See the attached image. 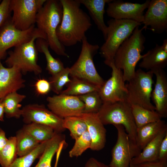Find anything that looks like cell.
I'll return each instance as SVG.
<instances>
[{
  "label": "cell",
  "instance_id": "40",
  "mask_svg": "<svg viewBox=\"0 0 167 167\" xmlns=\"http://www.w3.org/2000/svg\"><path fill=\"white\" fill-rule=\"evenodd\" d=\"M84 167H109L94 157L90 158L86 162Z\"/></svg>",
  "mask_w": 167,
  "mask_h": 167
},
{
  "label": "cell",
  "instance_id": "29",
  "mask_svg": "<svg viewBox=\"0 0 167 167\" xmlns=\"http://www.w3.org/2000/svg\"><path fill=\"white\" fill-rule=\"evenodd\" d=\"M132 113L137 128L161 119L156 111L151 110L136 105H131Z\"/></svg>",
  "mask_w": 167,
  "mask_h": 167
},
{
  "label": "cell",
  "instance_id": "12",
  "mask_svg": "<svg viewBox=\"0 0 167 167\" xmlns=\"http://www.w3.org/2000/svg\"><path fill=\"white\" fill-rule=\"evenodd\" d=\"M23 121L25 124L37 123L49 126L57 133L65 129L62 126L63 119L46 108L44 105L32 104L22 108Z\"/></svg>",
  "mask_w": 167,
  "mask_h": 167
},
{
  "label": "cell",
  "instance_id": "22",
  "mask_svg": "<svg viewBox=\"0 0 167 167\" xmlns=\"http://www.w3.org/2000/svg\"><path fill=\"white\" fill-rule=\"evenodd\" d=\"M167 133V127L148 143L137 156L133 158L131 163L135 165L143 162L157 161L160 146Z\"/></svg>",
  "mask_w": 167,
  "mask_h": 167
},
{
  "label": "cell",
  "instance_id": "19",
  "mask_svg": "<svg viewBox=\"0 0 167 167\" xmlns=\"http://www.w3.org/2000/svg\"><path fill=\"white\" fill-rule=\"evenodd\" d=\"M156 77L151 99L154 104L155 111L161 118L167 117V76L163 69L152 71Z\"/></svg>",
  "mask_w": 167,
  "mask_h": 167
},
{
  "label": "cell",
  "instance_id": "27",
  "mask_svg": "<svg viewBox=\"0 0 167 167\" xmlns=\"http://www.w3.org/2000/svg\"><path fill=\"white\" fill-rule=\"evenodd\" d=\"M22 128L40 143L50 140L58 133L49 126L35 123L25 124Z\"/></svg>",
  "mask_w": 167,
  "mask_h": 167
},
{
  "label": "cell",
  "instance_id": "24",
  "mask_svg": "<svg viewBox=\"0 0 167 167\" xmlns=\"http://www.w3.org/2000/svg\"><path fill=\"white\" fill-rule=\"evenodd\" d=\"M26 97L25 95L15 92L8 94L0 100L7 118H19L22 116V110L20 109L22 105L20 103Z\"/></svg>",
  "mask_w": 167,
  "mask_h": 167
},
{
  "label": "cell",
  "instance_id": "5",
  "mask_svg": "<svg viewBox=\"0 0 167 167\" xmlns=\"http://www.w3.org/2000/svg\"><path fill=\"white\" fill-rule=\"evenodd\" d=\"M107 24L106 37L100 51L105 59V63L109 67L114 62L118 48L130 36L136 28L141 24L131 20L112 19L108 21Z\"/></svg>",
  "mask_w": 167,
  "mask_h": 167
},
{
  "label": "cell",
  "instance_id": "16",
  "mask_svg": "<svg viewBox=\"0 0 167 167\" xmlns=\"http://www.w3.org/2000/svg\"><path fill=\"white\" fill-rule=\"evenodd\" d=\"M144 15L142 28H148L153 32L161 34L167 29V0L150 1Z\"/></svg>",
  "mask_w": 167,
  "mask_h": 167
},
{
  "label": "cell",
  "instance_id": "31",
  "mask_svg": "<svg viewBox=\"0 0 167 167\" xmlns=\"http://www.w3.org/2000/svg\"><path fill=\"white\" fill-rule=\"evenodd\" d=\"M17 149L15 136L8 139L6 144L0 152V165L2 167H8L17 158Z\"/></svg>",
  "mask_w": 167,
  "mask_h": 167
},
{
  "label": "cell",
  "instance_id": "14",
  "mask_svg": "<svg viewBox=\"0 0 167 167\" xmlns=\"http://www.w3.org/2000/svg\"><path fill=\"white\" fill-rule=\"evenodd\" d=\"M150 1L141 4L112 0L108 3L106 13L108 16L113 19L131 20L142 24L144 11L148 8Z\"/></svg>",
  "mask_w": 167,
  "mask_h": 167
},
{
  "label": "cell",
  "instance_id": "8",
  "mask_svg": "<svg viewBox=\"0 0 167 167\" xmlns=\"http://www.w3.org/2000/svg\"><path fill=\"white\" fill-rule=\"evenodd\" d=\"M38 38H42L39 35L35 36L29 41L15 47L8 52L9 56L5 61L8 67L15 66L22 74L28 72L41 74L42 69L37 63L38 51L35 42Z\"/></svg>",
  "mask_w": 167,
  "mask_h": 167
},
{
  "label": "cell",
  "instance_id": "21",
  "mask_svg": "<svg viewBox=\"0 0 167 167\" xmlns=\"http://www.w3.org/2000/svg\"><path fill=\"white\" fill-rule=\"evenodd\" d=\"M167 64V52L161 45L156 44L155 47L144 54L139 66L148 71L163 69Z\"/></svg>",
  "mask_w": 167,
  "mask_h": 167
},
{
  "label": "cell",
  "instance_id": "3",
  "mask_svg": "<svg viewBox=\"0 0 167 167\" xmlns=\"http://www.w3.org/2000/svg\"><path fill=\"white\" fill-rule=\"evenodd\" d=\"M139 26L120 46L114 57V65L122 71L125 82L134 76L137 64L144 56L141 53L145 48L146 38L142 33L143 29H140Z\"/></svg>",
  "mask_w": 167,
  "mask_h": 167
},
{
  "label": "cell",
  "instance_id": "45",
  "mask_svg": "<svg viewBox=\"0 0 167 167\" xmlns=\"http://www.w3.org/2000/svg\"><path fill=\"white\" fill-rule=\"evenodd\" d=\"M130 167H134L132 164L130 163Z\"/></svg>",
  "mask_w": 167,
  "mask_h": 167
},
{
  "label": "cell",
  "instance_id": "25",
  "mask_svg": "<svg viewBox=\"0 0 167 167\" xmlns=\"http://www.w3.org/2000/svg\"><path fill=\"white\" fill-rule=\"evenodd\" d=\"M35 45L37 51L44 54L46 61V69L52 76L62 70L64 68L63 64L58 58H54L50 54L47 41L41 38L36 39Z\"/></svg>",
  "mask_w": 167,
  "mask_h": 167
},
{
  "label": "cell",
  "instance_id": "23",
  "mask_svg": "<svg viewBox=\"0 0 167 167\" xmlns=\"http://www.w3.org/2000/svg\"><path fill=\"white\" fill-rule=\"evenodd\" d=\"M166 127L165 122L161 119L137 128L136 142L138 148L142 151L148 143Z\"/></svg>",
  "mask_w": 167,
  "mask_h": 167
},
{
  "label": "cell",
  "instance_id": "7",
  "mask_svg": "<svg viewBox=\"0 0 167 167\" xmlns=\"http://www.w3.org/2000/svg\"><path fill=\"white\" fill-rule=\"evenodd\" d=\"M81 49L79 57L70 68L71 78L87 81L100 88L105 81L98 73L95 66L93 57L100 48L97 45L90 43L86 36L82 41Z\"/></svg>",
  "mask_w": 167,
  "mask_h": 167
},
{
  "label": "cell",
  "instance_id": "41",
  "mask_svg": "<svg viewBox=\"0 0 167 167\" xmlns=\"http://www.w3.org/2000/svg\"><path fill=\"white\" fill-rule=\"evenodd\" d=\"M132 165L134 167H167V165H164L158 161L155 162H143Z\"/></svg>",
  "mask_w": 167,
  "mask_h": 167
},
{
  "label": "cell",
  "instance_id": "42",
  "mask_svg": "<svg viewBox=\"0 0 167 167\" xmlns=\"http://www.w3.org/2000/svg\"><path fill=\"white\" fill-rule=\"evenodd\" d=\"M8 140L5 132L0 128V152L6 144Z\"/></svg>",
  "mask_w": 167,
  "mask_h": 167
},
{
  "label": "cell",
  "instance_id": "37",
  "mask_svg": "<svg viewBox=\"0 0 167 167\" xmlns=\"http://www.w3.org/2000/svg\"><path fill=\"white\" fill-rule=\"evenodd\" d=\"M10 0H3L0 4V29L11 17V12L10 6Z\"/></svg>",
  "mask_w": 167,
  "mask_h": 167
},
{
  "label": "cell",
  "instance_id": "6",
  "mask_svg": "<svg viewBox=\"0 0 167 167\" xmlns=\"http://www.w3.org/2000/svg\"><path fill=\"white\" fill-rule=\"evenodd\" d=\"M153 75L150 71L145 72L139 69L135 71L134 76L126 84V100L130 105L155 111V107L151 102Z\"/></svg>",
  "mask_w": 167,
  "mask_h": 167
},
{
  "label": "cell",
  "instance_id": "35",
  "mask_svg": "<svg viewBox=\"0 0 167 167\" xmlns=\"http://www.w3.org/2000/svg\"><path fill=\"white\" fill-rule=\"evenodd\" d=\"M69 75L70 68L67 67L50 77L49 81L51 90L57 95L60 94L64 86L71 81Z\"/></svg>",
  "mask_w": 167,
  "mask_h": 167
},
{
  "label": "cell",
  "instance_id": "13",
  "mask_svg": "<svg viewBox=\"0 0 167 167\" xmlns=\"http://www.w3.org/2000/svg\"><path fill=\"white\" fill-rule=\"evenodd\" d=\"M109 67L112 69L111 76L98 91L103 103L126 100L127 90L122 71L116 67L114 62Z\"/></svg>",
  "mask_w": 167,
  "mask_h": 167
},
{
  "label": "cell",
  "instance_id": "30",
  "mask_svg": "<svg viewBox=\"0 0 167 167\" xmlns=\"http://www.w3.org/2000/svg\"><path fill=\"white\" fill-rule=\"evenodd\" d=\"M62 140L58 136H54L49 140L42 154L34 167H52L53 157L58 150L62 148Z\"/></svg>",
  "mask_w": 167,
  "mask_h": 167
},
{
  "label": "cell",
  "instance_id": "11",
  "mask_svg": "<svg viewBox=\"0 0 167 167\" xmlns=\"http://www.w3.org/2000/svg\"><path fill=\"white\" fill-rule=\"evenodd\" d=\"M117 129V142L111 152L109 167H130L132 159L137 156L141 151L131 142L124 127L122 125H114Z\"/></svg>",
  "mask_w": 167,
  "mask_h": 167
},
{
  "label": "cell",
  "instance_id": "1",
  "mask_svg": "<svg viewBox=\"0 0 167 167\" xmlns=\"http://www.w3.org/2000/svg\"><path fill=\"white\" fill-rule=\"evenodd\" d=\"M62 10L61 22L56 30L58 38L64 46L82 42L92 24L89 16L81 8L78 0H60Z\"/></svg>",
  "mask_w": 167,
  "mask_h": 167
},
{
  "label": "cell",
  "instance_id": "39",
  "mask_svg": "<svg viewBox=\"0 0 167 167\" xmlns=\"http://www.w3.org/2000/svg\"><path fill=\"white\" fill-rule=\"evenodd\" d=\"M157 161L164 165H167V133L161 144Z\"/></svg>",
  "mask_w": 167,
  "mask_h": 167
},
{
  "label": "cell",
  "instance_id": "15",
  "mask_svg": "<svg viewBox=\"0 0 167 167\" xmlns=\"http://www.w3.org/2000/svg\"><path fill=\"white\" fill-rule=\"evenodd\" d=\"M48 109L62 118L79 116L83 113V102L78 96L59 94L46 98Z\"/></svg>",
  "mask_w": 167,
  "mask_h": 167
},
{
  "label": "cell",
  "instance_id": "18",
  "mask_svg": "<svg viewBox=\"0 0 167 167\" xmlns=\"http://www.w3.org/2000/svg\"><path fill=\"white\" fill-rule=\"evenodd\" d=\"M79 116L87 125L92 140L91 149L98 151L102 149L106 143V131L97 113H82Z\"/></svg>",
  "mask_w": 167,
  "mask_h": 167
},
{
  "label": "cell",
  "instance_id": "43",
  "mask_svg": "<svg viewBox=\"0 0 167 167\" xmlns=\"http://www.w3.org/2000/svg\"><path fill=\"white\" fill-rule=\"evenodd\" d=\"M5 114L4 107L2 101H0V121H4V115Z\"/></svg>",
  "mask_w": 167,
  "mask_h": 167
},
{
  "label": "cell",
  "instance_id": "10",
  "mask_svg": "<svg viewBox=\"0 0 167 167\" xmlns=\"http://www.w3.org/2000/svg\"><path fill=\"white\" fill-rule=\"evenodd\" d=\"M46 0H10L11 21L21 30L28 29L36 24V16Z\"/></svg>",
  "mask_w": 167,
  "mask_h": 167
},
{
  "label": "cell",
  "instance_id": "2",
  "mask_svg": "<svg viewBox=\"0 0 167 167\" xmlns=\"http://www.w3.org/2000/svg\"><path fill=\"white\" fill-rule=\"evenodd\" d=\"M62 13L60 0H46L37 14L36 24L37 28L45 35L51 49L58 55L69 58L65 46L59 41L56 34Z\"/></svg>",
  "mask_w": 167,
  "mask_h": 167
},
{
  "label": "cell",
  "instance_id": "44",
  "mask_svg": "<svg viewBox=\"0 0 167 167\" xmlns=\"http://www.w3.org/2000/svg\"><path fill=\"white\" fill-rule=\"evenodd\" d=\"M162 48L166 52H167V39H164L162 43V45H161Z\"/></svg>",
  "mask_w": 167,
  "mask_h": 167
},
{
  "label": "cell",
  "instance_id": "38",
  "mask_svg": "<svg viewBox=\"0 0 167 167\" xmlns=\"http://www.w3.org/2000/svg\"><path fill=\"white\" fill-rule=\"evenodd\" d=\"M34 86L36 92L38 95H46L51 90L49 81L44 78L38 79Z\"/></svg>",
  "mask_w": 167,
  "mask_h": 167
},
{
  "label": "cell",
  "instance_id": "28",
  "mask_svg": "<svg viewBox=\"0 0 167 167\" xmlns=\"http://www.w3.org/2000/svg\"><path fill=\"white\" fill-rule=\"evenodd\" d=\"M18 156L26 155L34 151L40 143L22 128L16 133Z\"/></svg>",
  "mask_w": 167,
  "mask_h": 167
},
{
  "label": "cell",
  "instance_id": "26",
  "mask_svg": "<svg viewBox=\"0 0 167 167\" xmlns=\"http://www.w3.org/2000/svg\"><path fill=\"white\" fill-rule=\"evenodd\" d=\"M66 85L67 88L62 91L61 94L78 96L98 91L99 88L98 87L87 81L75 78H72Z\"/></svg>",
  "mask_w": 167,
  "mask_h": 167
},
{
  "label": "cell",
  "instance_id": "32",
  "mask_svg": "<svg viewBox=\"0 0 167 167\" xmlns=\"http://www.w3.org/2000/svg\"><path fill=\"white\" fill-rule=\"evenodd\" d=\"M63 127L69 130L72 138L75 139L87 130L84 121L79 116H71L63 119Z\"/></svg>",
  "mask_w": 167,
  "mask_h": 167
},
{
  "label": "cell",
  "instance_id": "34",
  "mask_svg": "<svg viewBox=\"0 0 167 167\" xmlns=\"http://www.w3.org/2000/svg\"><path fill=\"white\" fill-rule=\"evenodd\" d=\"M49 140L40 143L36 149L30 153L17 158L8 167H30L35 161L39 158L42 154Z\"/></svg>",
  "mask_w": 167,
  "mask_h": 167
},
{
  "label": "cell",
  "instance_id": "36",
  "mask_svg": "<svg viewBox=\"0 0 167 167\" xmlns=\"http://www.w3.org/2000/svg\"><path fill=\"white\" fill-rule=\"evenodd\" d=\"M75 140V144L69 152L71 157L80 156L86 150L90 148L91 145V139L87 130Z\"/></svg>",
  "mask_w": 167,
  "mask_h": 167
},
{
  "label": "cell",
  "instance_id": "9",
  "mask_svg": "<svg viewBox=\"0 0 167 167\" xmlns=\"http://www.w3.org/2000/svg\"><path fill=\"white\" fill-rule=\"evenodd\" d=\"M36 35L47 40L45 35L35 27V25L26 30L17 29L13 24L11 17L0 29V60L5 58L9 49L28 42Z\"/></svg>",
  "mask_w": 167,
  "mask_h": 167
},
{
  "label": "cell",
  "instance_id": "20",
  "mask_svg": "<svg viewBox=\"0 0 167 167\" xmlns=\"http://www.w3.org/2000/svg\"><path fill=\"white\" fill-rule=\"evenodd\" d=\"M112 0H78L81 4L84 5L87 9L89 14L96 25L101 31L105 40L106 38L107 30L104 20L105 6Z\"/></svg>",
  "mask_w": 167,
  "mask_h": 167
},
{
  "label": "cell",
  "instance_id": "33",
  "mask_svg": "<svg viewBox=\"0 0 167 167\" xmlns=\"http://www.w3.org/2000/svg\"><path fill=\"white\" fill-rule=\"evenodd\" d=\"M78 96L84 104L83 113H97L103 104L98 91L90 92Z\"/></svg>",
  "mask_w": 167,
  "mask_h": 167
},
{
  "label": "cell",
  "instance_id": "17",
  "mask_svg": "<svg viewBox=\"0 0 167 167\" xmlns=\"http://www.w3.org/2000/svg\"><path fill=\"white\" fill-rule=\"evenodd\" d=\"M25 80L15 66L6 67L0 60V101L8 94L24 88Z\"/></svg>",
  "mask_w": 167,
  "mask_h": 167
},
{
  "label": "cell",
  "instance_id": "4",
  "mask_svg": "<svg viewBox=\"0 0 167 167\" xmlns=\"http://www.w3.org/2000/svg\"><path fill=\"white\" fill-rule=\"evenodd\" d=\"M97 113L104 125H122L132 144L139 149L136 142L137 128L132 113L131 105L126 100L103 103Z\"/></svg>",
  "mask_w": 167,
  "mask_h": 167
}]
</instances>
